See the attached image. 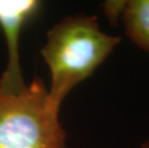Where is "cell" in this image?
<instances>
[{"label": "cell", "mask_w": 149, "mask_h": 148, "mask_svg": "<svg viewBox=\"0 0 149 148\" xmlns=\"http://www.w3.org/2000/svg\"><path fill=\"white\" fill-rule=\"evenodd\" d=\"M120 43V38L101 30L96 17H68L47 34L42 49L50 70L48 97L56 108L94 71Z\"/></svg>", "instance_id": "cell-1"}, {"label": "cell", "mask_w": 149, "mask_h": 148, "mask_svg": "<svg viewBox=\"0 0 149 148\" xmlns=\"http://www.w3.org/2000/svg\"><path fill=\"white\" fill-rule=\"evenodd\" d=\"M59 112L39 77L21 90H0V148H65Z\"/></svg>", "instance_id": "cell-2"}, {"label": "cell", "mask_w": 149, "mask_h": 148, "mask_svg": "<svg viewBox=\"0 0 149 148\" xmlns=\"http://www.w3.org/2000/svg\"><path fill=\"white\" fill-rule=\"evenodd\" d=\"M37 0H0V28L6 38L8 62L0 79V90H18L26 86L19 63V37L23 28L42 9Z\"/></svg>", "instance_id": "cell-3"}, {"label": "cell", "mask_w": 149, "mask_h": 148, "mask_svg": "<svg viewBox=\"0 0 149 148\" xmlns=\"http://www.w3.org/2000/svg\"><path fill=\"white\" fill-rule=\"evenodd\" d=\"M121 18L128 39L149 53V0H128Z\"/></svg>", "instance_id": "cell-4"}, {"label": "cell", "mask_w": 149, "mask_h": 148, "mask_svg": "<svg viewBox=\"0 0 149 148\" xmlns=\"http://www.w3.org/2000/svg\"><path fill=\"white\" fill-rule=\"evenodd\" d=\"M126 2L125 0H109L102 4L104 15L112 26H118V21L122 17Z\"/></svg>", "instance_id": "cell-5"}, {"label": "cell", "mask_w": 149, "mask_h": 148, "mask_svg": "<svg viewBox=\"0 0 149 148\" xmlns=\"http://www.w3.org/2000/svg\"><path fill=\"white\" fill-rule=\"evenodd\" d=\"M139 148H149V138H148L147 140L143 141V142L141 144Z\"/></svg>", "instance_id": "cell-6"}]
</instances>
